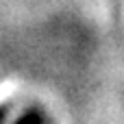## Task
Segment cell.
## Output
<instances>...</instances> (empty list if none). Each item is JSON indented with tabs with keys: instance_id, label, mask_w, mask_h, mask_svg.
<instances>
[{
	"instance_id": "7a4b0ae2",
	"label": "cell",
	"mask_w": 124,
	"mask_h": 124,
	"mask_svg": "<svg viewBox=\"0 0 124 124\" xmlns=\"http://www.w3.org/2000/svg\"><path fill=\"white\" fill-rule=\"evenodd\" d=\"M9 116H11V102H4V105H0V124H7Z\"/></svg>"
},
{
	"instance_id": "6da1fadb",
	"label": "cell",
	"mask_w": 124,
	"mask_h": 124,
	"mask_svg": "<svg viewBox=\"0 0 124 124\" xmlns=\"http://www.w3.org/2000/svg\"><path fill=\"white\" fill-rule=\"evenodd\" d=\"M13 124H50V118H48V113L41 109V107H26L15 120Z\"/></svg>"
}]
</instances>
